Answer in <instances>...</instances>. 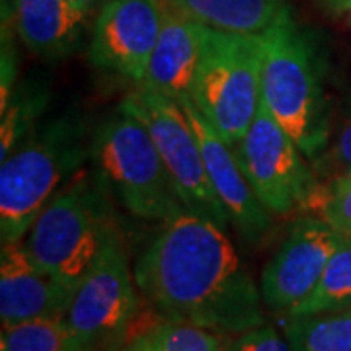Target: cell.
Masks as SVG:
<instances>
[{
    "mask_svg": "<svg viewBox=\"0 0 351 351\" xmlns=\"http://www.w3.org/2000/svg\"><path fill=\"white\" fill-rule=\"evenodd\" d=\"M141 295L166 320L237 336L265 324L260 283L240 260L225 226L182 209L133 267Z\"/></svg>",
    "mask_w": 351,
    "mask_h": 351,
    "instance_id": "1",
    "label": "cell"
},
{
    "mask_svg": "<svg viewBox=\"0 0 351 351\" xmlns=\"http://www.w3.org/2000/svg\"><path fill=\"white\" fill-rule=\"evenodd\" d=\"M90 156L86 125L64 113L36 127L0 162V239L22 242L38 215Z\"/></svg>",
    "mask_w": 351,
    "mask_h": 351,
    "instance_id": "2",
    "label": "cell"
},
{
    "mask_svg": "<svg viewBox=\"0 0 351 351\" xmlns=\"http://www.w3.org/2000/svg\"><path fill=\"white\" fill-rule=\"evenodd\" d=\"M262 38V104L297 141L308 160H318L330 138L322 71L313 43L291 8Z\"/></svg>",
    "mask_w": 351,
    "mask_h": 351,
    "instance_id": "3",
    "label": "cell"
},
{
    "mask_svg": "<svg viewBox=\"0 0 351 351\" xmlns=\"http://www.w3.org/2000/svg\"><path fill=\"white\" fill-rule=\"evenodd\" d=\"M90 158L106 189L138 219L164 223L184 209L151 133L123 104L94 131Z\"/></svg>",
    "mask_w": 351,
    "mask_h": 351,
    "instance_id": "4",
    "label": "cell"
},
{
    "mask_svg": "<svg viewBox=\"0 0 351 351\" xmlns=\"http://www.w3.org/2000/svg\"><path fill=\"white\" fill-rule=\"evenodd\" d=\"M104 189L100 178L80 170L43 207L24 239L39 267L73 291L115 228Z\"/></svg>",
    "mask_w": 351,
    "mask_h": 351,
    "instance_id": "5",
    "label": "cell"
},
{
    "mask_svg": "<svg viewBox=\"0 0 351 351\" xmlns=\"http://www.w3.org/2000/svg\"><path fill=\"white\" fill-rule=\"evenodd\" d=\"M262 38L207 27L189 98L221 137L237 145L262 104Z\"/></svg>",
    "mask_w": 351,
    "mask_h": 351,
    "instance_id": "6",
    "label": "cell"
},
{
    "mask_svg": "<svg viewBox=\"0 0 351 351\" xmlns=\"http://www.w3.org/2000/svg\"><path fill=\"white\" fill-rule=\"evenodd\" d=\"M138 287L123 239L113 228L78 283L66 322L88 351H104L125 338L138 313Z\"/></svg>",
    "mask_w": 351,
    "mask_h": 351,
    "instance_id": "7",
    "label": "cell"
},
{
    "mask_svg": "<svg viewBox=\"0 0 351 351\" xmlns=\"http://www.w3.org/2000/svg\"><path fill=\"white\" fill-rule=\"evenodd\" d=\"M121 104L151 133L184 209L205 215L225 228L230 226L228 215L209 184L199 143L182 104L141 84H135Z\"/></svg>",
    "mask_w": 351,
    "mask_h": 351,
    "instance_id": "8",
    "label": "cell"
},
{
    "mask_svg": "<svg viewBox=\"0 0 351 351\" xmlns=\"http://www.w3.org/2000/svg\"><path fill=\"white\" fill-rule=\"evenodd\" d=\"M234 147L237 158L262 205L276 217L304 211L320 182L297 141L260 104L246 135Z\"/></svg>",
    "mask_w": 351,
    "mask_h": 351,
    "instance_id": "9",
    "label": "cell"
},
{
    "mask_svg": "<svg viewBox=\"0 0 351 351\" xmlns=\"http://www.w3.org/2000/svg\"><path fill=\"white\" fill-rule=\"evenodd\" d=\"M346 240L318 215L304 213L299 217L260 276L265 308L285 316L308 297L330 258Z\"/></svg>",
    "mask_w": 351,
    "mask_h": 351,
    "instance_id": "10",
    "label": "cell"
},
{
    "mask_svg": "<svg viewBox=\"0 0 351 351\" xmlns=\"http://www.w3.org/2000/svg\"><path fill=\"white\" fill-rule=\"evenodd\" d=\"M168 0H108L94 20L88 59L101 71L143 84Z\"/></svg>",
    "mask_w": 351,
    "mask_h": 351,
    "instance_id": "11",
    "label": "cell"
},
{
    "mask_svg": "<svg viewBox=\"0 0 351 351\" xmlns=\"http://www.w3.org/2000/svg\"><path fill=\"white\" fill-rule=\"evenodd\" d=\"M180 104L195 131L209 184L228 215V223L246 244H262L271 230V213L254 193L237 158L234 147L217 133V129L195 108L191 98H182Z\"/></svg>",
    "mask_w": 351,
    "mask_h": 351,
    "instance_id": "12",
    "label": "cell"
},
{
    "mask_svg": "<svg viewBox=\"0 0 351 351\" xmlns=\"http://www.w3.org/2000/svg\"><path fill=\"white\" fill-rule=\"evenodd\" d=\"M75 291L41 269L22 242L2 244L0 320L12 328L41 318H66Z\"/></svg>",
    "mask_w": 351,
    "mask_h": 351,
    "instance_id": "13",
    "label": "cell"
},
{
    "mask_svg": "<svg viewBox=\"0 0 351 351\" xmlns=\"http://www.w3.org/2000/svg\"><path fill=\"white\" fill-rule=\"evenodd\" d=\"M86 20L69 0H4L6 24L36 57L57 61L73 55L84 36Z\"/></svg>",
    "mask_w": 351,
    "mask_h": 351,
    "instance_id": "14",
    "label": "cell"
},
{
    "mask_svg": "<svg viewBox=\"0 0 351 351\" xmlns=\"http://www.w3.org/2000/svg\"><path fill=\"white\" fill-rule=\"evenodd\" d=\"M207 25L193 22L166 4L158 41L141 86L156 90L174 100L189 98L197 75Z\"/></svg>",
    "mask_w": 351,
    "mask_h": 351,
    "instance_id": "15",
    "label": "cell"
},
{
    "mask_svg": "<svg viewBox=\"0 0 351 351\" xmlns=\"http://www.w3.org/2000/svg\"><path fill=\"white\" fill-rule=\"evenodd\" d=\"M170 6L199 24L230 32L260 36L276 24L289 8L287 0H168Z\"/></svg>",
    "mask_w": 351,
    "mask_h": 351,
    "instance_id": "16",
    "label": "cell"
},
{
    "mask_svg": "<svg viewBox=\"0 0 351 351\" xmlns=\"http://www.w3.org/2000/svg\"><path fill=\"white\" fill-rule=\"evenodd\" d=\"M285 318L293 351H351V308Z\"/></svg>",
    "mask_w": 351,
    "mask_h": 351,
    "instance_id": "17",
    "label": "cell"
},
{
    "mask_svg": "<svg viewBox=\"0 0 351 351\" xmlns=\"http://www.w3.org/2000/svg\"><path fill=\"white\" fill-rule=\"evenodd\" d=\"M47 101L49 92L39 82L27 80L22 86H16L8 106L0 110V160L8 158V154L36 131Z\"/></svg>",
    "mask_w": 351,
    "mask_h": 351,
    "instance_id": "18",
    "label": "cell"
},
{
    "mask_svg": "<svg viewBox=\"0 0 351 351\" xmlns=\"http://www.w3.org/2000/svg\"><path fill=\"white\" fill-rule=\"evenodd\" d=\"M346 308H351V240H346L334 252L311 295L285 316H308Z\"/></svg>",
    "mask_w": 351,
    "mask_h": 351,
    "instance_id": "19",
    "label": "cell"
},
{
    "mask_svg": "<svg viewBox=\"0 0 351 351\" xmlns=\"http://www.w3.org/2000/svg\"><path fill=\"white\" fill-rule=\"evenodd\" d=\"M0 343L8 351H88L66 318H41L2 328Z\"/></svg>",
    "mask_w": 351,
    "mask_h": 351,
    "instance_id": "20",
    "label": "cell"
},
{
    "mask_svg": "<svg viewBox=\"0 0 351 351\" xmlns=\"http://www.w3.org/2000/svg\"><path fill=\"white\" fill-rule=\"evenodd\" d=\"M145 334L156 351H223L226 346L223 334L166 318L147 328Z\"/></svg>",
    "mask_w": 351,
    "mask_h": 351,
    "instance_id": "21",
    "label": "cell"
},
{
    "mask_svg": "<svg viewBox=\"0 0 351 351\" xmlns=\"http://www.w3.org/2000/svg\"><path fill=\"white\" fill-rule=\"evenodd\" d=\"M304 213L318 215L351 240V174L334 176L326 184H320Z\"/></svg>",
    "mask_w": 351,
    "mask_h": 351,
    "instance_id": "22",
    "label": "cell"
},
{
    "mask_svg": "<svg viewBox=\"0 0 351 351\" xmlns=\"http://www.w3.org/2000/svg\"><path fill=\"white\" fill-rule=\"evenodd\" d=\"M223 351H293L287 336H281L274 326L262 324L226 339Z\"/></svg>",
    "mask_w": 351,
    "mask_h": 351,
    "instance_id": "23",
    "label": "cell"
},
{
    "mask_svg": "<svg viewBox=\"0 0 351 351\" xmlns=\"http://www.w3.org/2000/svg\"><path fill=\"white\" fill-rule=\"evenodd\" d=\"M12 32V29H10ZM2 25V53H0V110L8 106L16 90V51L12 45V34Z\"/></svg>",
    "mask_w": 351,
    "mask_h": 351,
    "instance_id": "24",
    "label": "cell"
},
{
    "mask_svg": "<svg viewBox=\"0 0 351 351\" xmlns=\"http://www.w3.org/2000/svg\"><path fill=\"white\" fill-rule=\"evenodd\" d=\"M318 160H326L328 166L334 170V176L351 174V117L343 123L330 152L326 156H320Z\"/></svg>",
    "mask_w": 351,
    "mask_h": 351,
    "instance_id": "25",
    "label": "cell"
},
{
    "mask_svg": "<svg viewBox=\"0 0 351 351\" xmlns=\"http://www.w3.org/2000/svg\"><path fill=\"white\" fill-rule=\"evenodd\" d=\"M69 2H71L84 18H90L92 14L100 12L101 6H104L108 0H69Z\"/></svg>",
    "mask_w": 351,
    "mask_h": 351,
    "instance_id": "26",
    "label": "cell"
},
{
    "mask_svg": "<svg viewBox=\"0 0 351 351\" xmlns=\"http://www.w3.org/2000/svg\"><path fill=\"white\" fill-rule=\"evenodd\" d=\"M330 14L351 12V0H320Z\"/></svg>",
    "mask_w": 351,
    "mask_h": 351,
    "instance_id": "27",
    "label": "cell"
},
{
    "mask_svg": "<svg viewBox=\"0 0 351 351\" xmlns=\"http://www.w3.org/2000/svg\"><path fill=\"white\" fill-rule=\"evenodd\" d=\"M133 338H135V346H137V351H156V350H154V346L151 343V339L147 338L145 330H143V332H138V334H135Z\"/></svg>",
    "mask_w": 351,
    "mask_h": 351,
    "instance_id": "28",
    "label": "cell"
},
{
    "mask_svg": "<svg viewBox=\"0 0 351 351\" xmlns=\"http://www.w3.org/2000/svg\"><path fill=\"white\" fill-rule=\"evenodd\" d=\"M104 351H137V346H135V338H129V339H121V341H117V343H113L110 346L108 350Z\"/></svg>",
    "mask_w": 351,
    "mask_h": 351,
    "instance_id": "29",
    "label": "cell"
},
{
    "mask_svg": "<svg viewBox=\"0 0 351 351\" xmlns=\"http://www.w3.org/2000/svg\"><path fill=\"white\" fill-rule=\"evenodd\" d=\"M0 351H8V350H6V346H4V343H0Z\"/></svg>",
    "mask_w": 351,
    "mask_h": 351,
    "instance_id": "30",
    "label": "cell"
},
{
    "mask_svg": "<svg viewBox=\"0 0 351 351\" xmlns=\"http://www.w3.org/2000/svg\"><path fill=\"white\" fill-rule=\"evenodd\" d=\"M350 14H351V12H350ZM350 20H351V18H350Z\"/></svg>",
    "mask_w": 351,
    "mask_h": 351,
    "instance_id": "31",
    "label": "cell"
}]
</instances>
